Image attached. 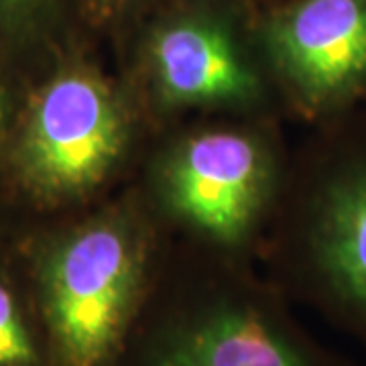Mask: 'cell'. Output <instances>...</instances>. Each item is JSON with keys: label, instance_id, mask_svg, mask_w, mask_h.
<instances>
[{"label": "cell", "instance_id": "1", "mask_svg": "<svg viewBox=\"0 0 366 366\" xmlns=\"http://www.w3.org/2000/svg\"><path fill=\"white\" fill-rule=\"evenodd\" d=\"M53 366H117L147 305V262L134 238L94 222L39 244L25 261Z\"/></svg>", "mask_w": 366, "mask_h": 366}, {"label": "cell", "instance_id": "2", "mask_svg": "<svg viewBox=\"0 0 366 366\" xmlns=\"http://www.w3.org/2000/svg\"><path fill=\"white\" fill-rule=\"evenodd\" d=\"M124 144V118L104 84L79 67H61L29 100L13 149L23 187L64 199L104 179Z\"/></svg>", "mask_w": 366, "mask_h": 366}, {"label": "cell", "instance_id": "3", "mask_svg": "<svg viewBox=\"0 0 366 366\" xmlns=\"http://www.w3.org/2000/svg\"><path fill=\"white\" fill-rule=\"evenodd\" d=\"M117 366H338L249 293L218 291L139 320Z\"/></svg>", "mask_w": 366, "mask_h": 366}, {"label": "cell", "instance_id": "4", "mask_svg": "<svg viewBox=\"0 0 366 366\" xmlns=\"http://www.w3.org/2000/svg\"><path fill=\"white\" fill-rule=\"evenodd\" d=\"M283 76L312 112H336L366 94V0H295L267 26Z\"/></svg>", "mask_w": 366, "mask_h": 366}, {"label": "cell", "instance_id": "5", "mask_svg": "<svg viewBox=\"0 0 366 366\" xmlns=\"http://www.w3.org/2000/svg\"><path fill=\"white\" fill-rule=\"evenodd\" d=\"M312 216L307 267L315 297L366 342V144L332 165Z\"/></svg>", "mask_w": 366, "mask_h": 366}, {"label": "cell", "instance_id": "6", "mask_svg": "<svg viewBox=\"0 0 366 366\" xmlns=\"http://www.w3.org/2000/svg\"><path fill=\"white\" fill-rule=\"evenodd\" d=\"M264 187L259 147L236 132H208L183 144L167 171L171 204L220 240L247 230Z\"/></svg>", "mask_w": 366, "mask_h": 366}, {"label": "cell", "instance_id": "7", "mask_svg": "<svg viewBox=\"0 0 366 366\" xmlns=\"http://www.w3.org/2000/svg\"><path fill=\"white\" fill-rule=\"evenodd\" d=\"M151 64L163 96L177 104L247 100L257 90L232 37L202 16L161 26L151 39Z\"/></svg>", "mask_w": 366, "mask_h": 366}, {"label": "cell", "instance_id": "8", "mask_svg": "<svg viewBox=\"0 0 366 366\" xmlns=\"http://www.w3.org/2000/svg\"><path fill=\"white\" fill-rule=\"evenodd\" d=\"M0 366H53L25 271L0 264Z\"/></svg>", "mask_w": 366, "mask_h": 366}, {"label": "cell", "instance_id": "9", "mask_svg": "<svg viewBox=\"0 0 366 366\" xmlns=\"http://www.w3.org/2000/svg\"><path fill=\"white\" fill-rule=\"evenodd\" d=\"M59 0H0V41L33 43L55 25Z\"/></svg>", "mask_w": 366, "mask_h": 366}, {"label": "cell", "instance_id": "10", "mask_svg": "<svg viewBox=\"0 0 366 366\" xmlns=\"http://www.w3.org/2000/svg\"><path fill=\"white\" fill-rule=\"evenodd\" d=\"M11 120H13V100H11V94L6 88V81L0 74V141L9 131Z\"/></svg>", "mask_w": 366, "mask_h": 366}, {"label": "cell", "instance_id": "11", "mask_svg": "<svg viewBox=\"0 0 366 366\" xmlns=\"http://www.w3.org/2000/svg\"><path fill=\"white\" fill-rule=\"evenodd\" d=\"M94 2H98V4H102V6H108V4H118V2H122V0H94Z\"/></svg>", "mask_w": 366, "mask_h": 366}]
</instances>
